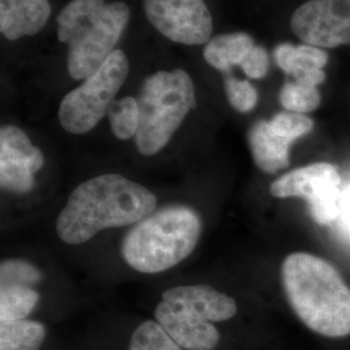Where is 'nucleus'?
<instances>
[{
	"instance_id": "obj_2",
	"label": "nucleus",
	"mask_w": 350,
	"mask_h": 350,
	"mask_svg": "<svg viewBox=\"0 0 350 350\" xmlns=\"http://www.w3.org/2000/svg\"><path fill=\"white\" fill-rule=\"evenodd\" d=\"M282 279L304 325L325 338L350 335V288L331 263L310 253H292L282 266Z\"/></svg>"
},
{
	"instance_id": "obj_13",
	"label": "nucleus",
	"mask_w": 350,
	"mask_h": 350,
	"mask_svg": "<svg viewBox=\"0 0 350 350\" xmlns=\"http://www.w3.org/2000/svg\"><path fill=\"white\" fill-rule=\"evenodd\" d=\"M50 16L49 0H0V31L8 40L36 36Z\"/></svg>"
},
{
	"instance_id": "obj_8",
	"label": "nucleus",
	"mask_w": 350,
	"mask_h": 350,
	"mask_svg": "<svg viewBox=\"0 0 350 350\" xmlns=\"http://www.w3.org/2000/svg\"><path fill=\"white\" fill-rule=\"evenodd\" d=\"M341 176L338 169L328 163H315L291 170L270 186L278 199L301 198L308 201L315 224L328 225L338 215Z\"/></svg>"
},
{
	"instance_id": "obj_4",
	"label": "nucleus",
	"mask_w": 350,
	"mask_h": 350,
	"mask_svg": "<svg viewBox=\"0 0 350 350\" xmlns=\"http://www.w3.org/2000/svg\"><path fill=\"white\" fill-rule=\"evenodd\" d=\"M200 235L198 213L185 205H169L134 226L126 234L121 253L134 270L157 274L186 260Z\"/></svg>"
},
{
	"instance_id": "obj_23",
	"label": "nucleus",
	"mask_w": 350,
	"mask_h": 350,
	"mask_svg": "<svg viewBox=\"0 0 350 350\" xmlns=\"http://www.w3.org/2000/svg\"><path fill=\"white\" fill-rule=\"evenodd\" d=\"M225 92L230 105L239 113L253 111L258 101V92L250 81L238 79L231 73H226Z\"/></svg>"
},
{
	"instance_id": "obj_1",
	"label": "nucleus",
	"mask_w": 350,
	"mask_h": 350,
	"mask_svg": "<svg viewBox=\"0 0 350 350\" xmlns=\"http://www.w3.org/2000/svg\"><path fill=\"white\" fill-rule=\"evenodd\" d=\"M156 205L157 198L148 188L122 175H99L72 192L57 217L56 231L68 244H83L103 230L137 225Z\"/></svg>"
},
{
	"instance_id": "obj_16",
	"label": "nucleus",
	"mask_w": 350,
	"mask_h": 350,
	"mask_svg": "<svg viewBox=\"0 0 350 350\" xmlns=\"http://www.w3.org/2000/svg\"><path fill=\"white\" fill-rule=\"evenodd\" d=\"M46 335V327L34 321L0 322V350H39Z\"/></svg>"
},
{
	"instance_id": "obj_10",
	"label": "nucleus",
	"mask_w": 350,
	"mask_h": 350,
	"mask_svg": "<svg viewBox=\"0 0 350 350\" xmlns=\"http://www.w3.org/2000/svg\"><path fill=\"white\" fill-rule=\"evenodd\" d=\"M293 34L319 49L350 46V0H309L291 17Z\"/></svg>"
},
{
	"instance_id": "obj_11",
	"label": "nucleus",
	"mask_w": 350,
	"mask_h": 350,
	"mask_svg": "<svg viewBox=\"0 0 350 350\" xmlns=\"http://www.w3.org/2000/svg\"><path fill=\"white\" fill-rule=\"evenodd\" d=\"M44 165L42 150L36 147L25 133L13 125L0 130V183L14 193L30 192L34 174Z\"/></svg>"
},
{
	"instance_id": "obj_15",
	"label": "nucleus",
	"mask_w": 350,
	"mask_h": 350,
	"mask_svg": "<svg viewBox=\"0 0 350 350\" xmlns=\"http://www.w3.org/2000/svg\"><path fill=\"white\" fill-rule=\"evenodd\" d=\"M254 46L253 38L247 33L219 34L205 44L202 56L214 69L222 73H230L232 66H240L243 64Z\"/></svg>"
},
{
	"instance_id": "obj_14",
	"label": "nucleus",
	"mask_w": 350,
	"mask_h": 350,
	"mask_svg": "<svg viewBox=\"0 0 350 350\" xmlns=\"http://www.w3.org/2000/svg\"><path fill=\"white\" fill-rule=\"evenodd\" d=\"M248 144L253 161L260 170L276 174L289 165V148L292 143L276 134L269 121L260 120L248 130Z\"/></svg>"
},
{
	"instance_id": "obj_20",
	"label": "nucleus",
	"mask_w": 350,
	"mask_h": 350,
	"mask_svg": "<svg viewBox=\"0 0 350 350\" xmlns=\"http://www.w3.org/2000/svg\"><path fill=\"white\" fill-rule=\"evenodd\" d=\"M127 350H182L157 322L147 321L138 325Z\"/></svg>"
},
{
	"instance_id": "obj_3",
	"label": "nucleus",
	"mask_w": 350,
	"mask_h": 350,
	"mask_svg": "<svg viewBox=\"0 0 350 350\" xmlns=\"http://www.w3.org/2000/svg\"><path fill=\"white\" fill-rule=\"evenodd\" d=\"M130 20L122 1L72 0L57 17V38L68 46L66 68L75 79L94 75L111 56Z\"/></svg>"
},
{
	"instance_id": "obj_18",
	"label": "nucleus",
	"mask_w": 350,
	"mask_h": 350,
	"mask_svg": "<svg viewBox=\"0 0 350 350\" xmlns=\"http://www.w3.org/2000/svg\"><path fill=\"white\" fill-rule=\"evenodd\" d=\"M107 116L116 138L121 140L135 138L139 129V104L135 98L125 96L113 101Z\"/></svg>"
},
{
	"instance_id": "obj_5",
	"label": "nucleus",
	"mask_w": 350,
	"mask_h": 350,
	"mask_svg": "<svg viewBox=\"0 0 350 350\" xmlns=\"http://www.w3.org/2000/svg\"><path fill=\"white\" fill-rule=\"evenodd\" d=\"M237 302L209 286H183L165 291L154 317L163 331L186 350H213L219 342L214 322L237 315Z\"/></svg>"
},
{
	"instance_id": "obj_17",
	"label": "nucleus",
	"mask_w": 350,
	"mask_h": 350,
	"mask_svg": "<svg viewBox=\"0 0 350 350\" xmlns=\"http://www.w3.org/2000/svg\"><path fill=\"white\" fill-rule=\"evenodd\" d=\"M39 295L30 287H4L0 289V322L23 321L34 310Z\"/></svg>"
},
{
	"instance_id": "obj_21",
	"label": "nucleus",
	"mask_w": 350,
	"mask_h": 350,
	"mask_svg": "<svg viewBox=\"0 0 350 350\" xmlns=\"http://www.w3.org/2000/svg\"><path fill=\"white\" fill-rule=\"evenodd\" d=\"M269 122L276 134L291 143L308 135L314 129V121L309 116L288 111L276 113Z\"/></svg>"
},
{
	"instance_id": "obj_22",
	"label": "nucleus",
	"mask_w": 350,
	"mask_h": 350,
	"mask_svg": "<svg viewBox=\"0 0 350 350\" xmlns=\"http://www.w3.org/2000/svg\"><path fill=\"white\" fill-rule=\"evenodd\" d=\"M42 279L37 267L20 260H8L0 265V286L4 287H33Z\"/></svg>"
},
{
	"instance_id": "obj_12",
	"label": "nucleus",
	"mask_w": 350,
	"mask_h": 350,
	"mask_svg": "<svg viewBox=\"0 0 350 350\" xmlns=\"http://www.w3.org/2000/svg\"><path fill=\"white\" fill-rule=\"evenodd\" d=\"M274 60L276 65L286 73L292 75L295 82L318 88L325 81L323 70L328 63V53L323 49L292 43H280L274 49Z\"/></svg>"
},
{
	"instance_id": "obj_6",
	"label": "nucleus",
	"mask_w": 350,
	"mask_h": 350,
	"mask_svg": "<svg viewBox=\"0 0 350 350\" xmlns=\"http://www.w3.org/2000/svg\"><path fill=\"white\" fill-rule=\"evenodd\" d=\"M139 129L135 144L143 156L163 150L189 111L196 107L193 81L183 69L160 70L139 90Z\"/></svg>"
},
{
	"instance_id": "obj_9",
	"label": "nucleus",
	"mask_w": 350,
	"mask_h": 350,
	"mask_svg": "<svg viewBox=\"0 0 350 350\" xmlns=\"http://www.w3.org/2000/svg\"><path fill=\"white\" fill-rule=\"evenodd\" d=\"M144 12L163 37L187 46L212 39L213 18L204 0H143Z\"/></svg>"
},
{
	"instance_id": "obj_7",
	"label": "nucleus",
	"mask_w": 350,
	"mask_h": 350,
	"mask_svg": "<svg viewBox=\"0 0 350 350\" xmlns=\"http://www.w3.org/2000/svg\"><path fill=\"white\" fill-rule=\"evenodd\" d=\"M129 69L125 52L114 50L94 75L68 92L59 108V120L64 130L79 135L98 125L124 86Z\"/></svg>"
},
{
	"instance_id": "obj_24",
	"label": "nucleus",
	"mask_w": 350,
	"mask_h": 350,
	"mask_svg": "<svg viewBox=\"0 0 350 350\" xmlns=\"http://www.w3.org/2000/svg\"><path fill=\"white\" fill-rule=\"evenodd\" d=\"M243 72L250 79H261L266 77L270 68V59L267 51L262 46H254L245 60L240 65Z\"/></svg>"
},
{
	"instance_id": "obj_19",
	"label": "nucleus",
	"mask_w": 350,
	"mask_h": 350,
	"mask_svg": "<svg viewBox=\"0 0 350 350\" xmlns=\"http://www.w3.org/2000/svg\"><path fill=\"white\" fill-rule=\"evenodd\" d=\"M321 92L318 88L305 86L297 82H286L279 92V101L288 112L308 114L321 105Z\"/></svg>"
}]
</instances>
